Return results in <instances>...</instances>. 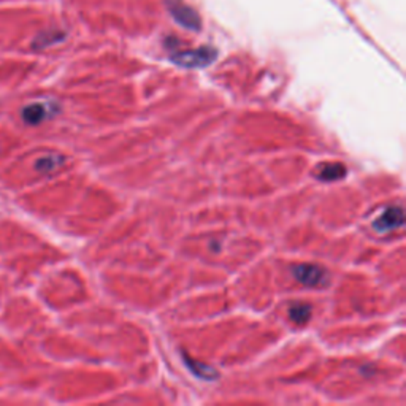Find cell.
Returning <instances> with one entry per match:
<instances>
[{
    "label": "cell",
    "mask_w": 406,
    "mask_h": 406,
    "mask_svg": "<svg viewBox=\"0 0 406 406\" xmlns=\"http://www.w3.org/2000/svg\"><path fill=\"white\" fill-rule=\"evenodd\" d=\"M217 57V51L211 46L197 48V50L191 51H178L172 54V60L180 67H186V69H203L213 64Z\"/></svg>",
    "instance_id": "1"
},
{
    "label": "cell",
    "mask_w": 406,
    "mask_h": 406,
    "mask_svg": "<svg viewBox=\"0 0 406 406\" xmlns=\"http://www.w3.org/2000/svg\"><path fill=\"white\" fill-rule=\"evenodd\" d=\"M57 113V105L53 104V102L46 100H39L32 102L22 108L21 116L22 121L29 126H39L41 123H45L46 119H50L51 116Z\"/></svg>",
    "instance_id": "2"
},
{
    "label": "cell",
    "mask_w": 406,
    "mask_h": 406,
    "mask_svg": "<svg viewBox=\"0 0 406 406\" xmlns=\"http://www.w3.org/2000/svg\"><path fill=\"white\" fill-rule=\"evenodd\" d=\"M165 4L168 10H170L172 16L175 18V21L180 22L183 27L191 29V30H198L200 26H202L197 11L192 10L191 7H187V5L181 2V0H165Z\"/></svg>",
    "instance_id": "3"
},
{
    "label": "cell",
    "mask_w": 406,
    "mask_h": 406,
    "mask_svg": "<svg viewBox=\"0 0 406 406\" xmlns=\"http://www.w3.org/2000/svg\"><path fill=\"white\" fill-rule=\"evenodd\" d=\"M292 275L295 276L297 281L305 284V286H323V284L327 283L325 270H323L318 265H297L292 269Z\"/></svg>",
    "instance_id": "4"
},
{
    "label": "cell",
    "mask_w": 406,
    "mask_h": 406,
    "mask_svg": "<svg viewBox=\"0 0 406 406\" xmlns=\"http://www.w3.org/2000/svg\"><path fill=\"white\" fill-rule=\"evenodd\" d=\"M405 224V213L402 207H391L383 211L377 221L373 222V229L379 234H387L400 229Z\"/></svg>",
    "instance_id": "5"
},
{
    "label": "cell",
    "mask_w": 406,
    "mask_h": 406,
    "mask_svg": "<svg viewBox=\"0 0 406 406\" xmlns=\"http://www.w3.org/2000/svg\"><path fill=\"white\" fill-rule=\"evenodd\" d=\"M184 362H186V365L189 367L191 372L196 374V377L202 378L205 381H213L219 377V374H217V372H215L213 368L205 365V363H202V362H197V360L191 359V357L186 356V354H184Z\"/></svg>",
    "instance_id": "6"
},
{
    "label": "cell",
    "mask_w": 406,
    "mask_h": 406,
    "mask_svg": "<svg viewBox=\"0 0 406 406\" xmlns=\"http://www.w3.org/2000/svg\"><path fill=\"white\" fill-rule=\"evenodd\" d=\"M346 175V167L343 163H324L319 168L318 178L320 181H337L341 180Z\"/></svg>",
    "instance_id": "7"
},
{
    "label": "cell",
    "mask_w": 406,
    "mask_h": 406,
    "mask_svg": "<svg viewBox=\"0 0 406 406\" xmlns=\"http://www.w3.org/2000/svg\"><path fill=\"white\" fill-rule=\"evenodd\" d=\"M62 162H64V157H60V156H54V154L45 156L37 161V163H35V168H37V170L41 173H50L56 170L57 167L62 165Z\"/></svg>",
    "instance_id": "8"
},
{
    "label": "cell",
    "mask_w": 406,
    "mask_h": 406,
    "mask_svg": "<svg viewBox=\"0 0 406 406\" xmlns=\"http://www.w3.org/2000/svg\"><path fill=\"white\" fill-rule=\"evenodd\" d=\"M289 318L295 324H306L311 318V308L308 305H294L289 310Z\"/></svg>",
    "instance_id": "9"
}]
</instances>
